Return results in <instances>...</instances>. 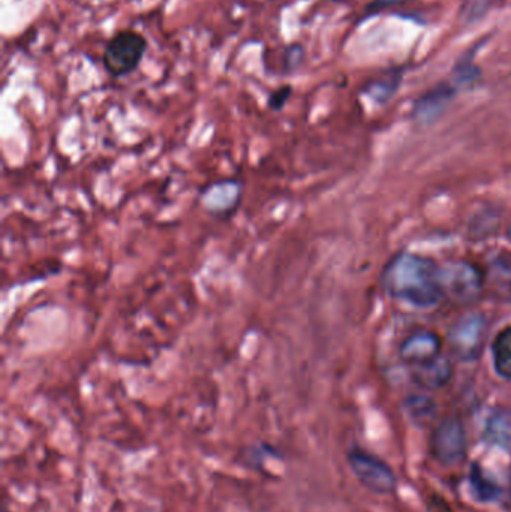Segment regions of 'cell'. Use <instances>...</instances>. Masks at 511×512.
I'll list each match as a JSON object with an SVG mask.
<instances>
[{"mask_svg":"<svg viewBox=\"0 0 511 512\" xmlns=\"http://www.w3.org/2000/svg\"><path fill=\"white\" fill-rule=\"evenodd\" d=\"M431 450L444 466H458L467 457L468 439L464 423L459 418H444L432 433Z\"/></svg>","mask_w":511,"mask_h":512,"instance_id":"4","label":"cell"},{"mask_svg":"<svg viewBox=\"0 0 511 512\" xmlns=\"http://www.w3.org/2000/svg\"><path fill=\"white\" fill-rule=\"evenodd\" d=\"M471 486H473L474 495L483 502L495 501L500 495V487L495 486L491 480L485 477L479 465H474L471 469Z\"/></svg>","mask_w":511,"mask_h":512,"instance_id":"13","label":"cell"},{"mask_svg":"<svg viewBox=\"0 0 511 512\" xmlns=\"http://www.w3.org/2000/svg\"><path fill=\"white\" fill-rule=\"evenodd\" d=\"M399 81H401V74H399V72H392V74L384 78V80L374 81L371 89H369V93H371L375 101H387V99L396 92V89H398Z\"/></svg>","mask_w":511,"mask_h":512,"instance_id":"15","label":"cell"},{"mask_svg":"<svg viewBox=\"0 0 511 512\" xmlns=\"http://www.w3.org/2000/svg\"><path fill=\"white\" fill-rule=\"evenodd\" d=\"M486 0H471L470 8L465 9V14H467L468 20L473 21L476 18L482 17L486 12Z\"/></svg>","mask_w":511,"mask_h":512,"instance_id":"17","label":"cell"},{"mask_svg":"<svg viewBox=\"0 0 511 512\" xmlns=\"http://www.w3.org/2000/svg\"><path fill=\"white\" fill-rule=\"evenodd\" d=\"M405 409L413 421L420 424H428L434 420L437 406L431 397L426 396H410L405 400Z\"/></svg>","mask_w":511,"mask_h":512,"instance_id":"12","label":"cell"},{"mask_svg":"<svg viewBox=\"0 0 511 512\" xmlns=\"http://www.w3.org/2000/svg\"><path fill=\"white\" fill-rule=\"evenodd\" d=\"M483 436L492 447L511 454V409L500 408L492 412L486 420Z\"/></svg>","mask_w":511,"mask_h":512,"instance_id":"9","label":"cell"},{"mask_svg":"<svg viewBox=\"0 0 511 512\" xmlns=\"http://www.w3.org/2000/svg\"><path fill=\"white\" fill-rule=\"evenodd\" d=\"M386 283L393 297L420 309L434 307L444 295L441 268L419 255L398 256L387 270Z\"/></svg>","mask_w":511,"mask_h":512,"instance_id":"1","label":"cell"},{"mask_svg":"<svg viewBox=\"0 0 511 512\" xmlns=\"http://www.w3.org/2000/svg\"><path fill=\"white\" fill-rule=\"evenodd\" d=\"M351 471L363 487L377 495H390L398 486V478L387 463L363 450H353L348 456Z\"/></svg>","mask_w":511,"mask_h":512,"instance_id":"3","label":"cell"},{"mask_svg":"<svg viewBox=\"0 0 511 512\" xmlns=\"http://www.w3.org/2000/svg\"><path fill=\"white\" fill-rule=\"evenodd\" d=\"M443 340L435 331L419 330L407 337L401 346V358L408 366H419L440 357Z\"/></svg>","mask_w":511,"mask_h":512,"instance_id":"7","label":"cell"},{"mask_svg":"<svg viewBox=\"0 0 511 512\" xmlns=\"http://www.w3.org/2000/svg\"><path fill=\"white\" fill-rule=\"evenodd\" d=\"M411 378L425 390H440L450 384L453 378V364L447 357L434 358L428 363L411 367Z\"/></svg>","mask_w":511,"mask_h":512,"instance_id":"8","label":"cell"},{"mask_svg":"<svg viewBox=\"0 0 511 512\" xmlns=\"http://www.w3.org/2000/svg\"><path fill=\"white\" fill-rule=\"evenodd\" d=\"M492 361L498 376L511 381V325L504 327L492 343Z\"/></svg>","mask_w":511,"mask_h":512,"instance_id":"11","label":"cell"},{"mask_svg":"<svg viewBox=\"0 0 511 512\" xmlns=\"http://www.w3.org/2000/svg\"><path fill=\"white\" fill-rule=\"evenodd\" d=\"M444 294H449L458 303H473L482 294L485 276L470 262H452L441 268Z\"/></svg>","mask_w":511,"mask_h":512,"instance_id":"5","label":"cell"},{"mask_svg":"<svg viewBox=\"0 0 511 512\" xmlns=\"http://www.w3.org/2000/svg\"><path fill=\"white\" fill-rule=\"evenodd\" d=\"M486 340V319L482 315L462 318L450 331L449 342L459 361L471 363L482 355Z\"/></svg>","mask_w":511,"mask_h":512,"instance_id":"6","label":"cell"},{"mask_svg":"<svg viewBox=\"0 0 511 512\" xmlns=\"http://www.w3.org/2000/svg\"><path fill=\"white\" fill-rule=\"evenodd\" d=\"M477 48H473V50L465 53L464 56L461 57L458 63H456L455 69H453V75H455V80L458 81L459 84H473L482 77V71H480L479 66L474 63V54H476Z\"/></svg>","mask_w":511,"mask_h":512,"instance_id":"14","label":"cell"},{"mask_svg":"<svg viewBox=\"0 0 511 512\" xmlns=\"http://www.w3.org/2000/svg\"><path fill=\"white\" fill-rule=\"evenodd\" d=\"M291 92H293V87L291 86H282L279 87L278 90L270 95L269 98V107L275 111H281L282 108L287 104L288 99H290Z\"/></svg>","mask_w":511,"mask_h":512,"instance_id":"16","label":"cell"},{"mask_svg":"<svg viewBox=\"0 0 511 512\" xmlns=\"http://www.w3.org/2000/svg\"><path fill=\"white\" fill-rule=\"evenodd\" d=\"M147 41L135 30H120L107 42L102 54L105 71L114 78L126 77L140 66Z\"/></svg>","mask_w":511,"mask_h":512,"instance_id":"2","label":"cell"},{"mask_svg":"<svg viewBox=\"0 0 511 512\" xmlns=\"http://www.w3.org/2000/svg\"><path fill=\"white\" fill-rule=\"evenodd\" d=\"M453 96H455V89L450 84H440V86L435 87L434 90L426 93L417 101L416 110H414L417 119H435L452 101Z\"/></svg>","mask_w":511,"mask_h":512,"instance_id":"10","label":"cell"},{"mask_svg":"<svg viewBox=\"0 0 511 512\" xmlns=\"http://www.w3.org/2000/svg\"><path fill=\"white\" fill-rule=\"evenodd\" d=\"M509 237H510V240H511V227L509 228Z\"/></svg>","mask_w":511,"mask_h":512,"instance_id":"18","label":"cell"}]
</instances>
